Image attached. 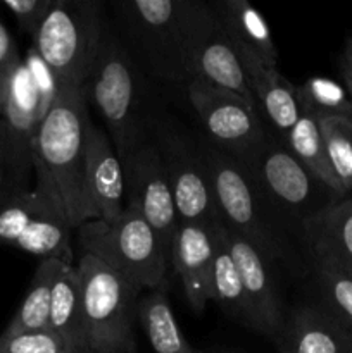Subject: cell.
<instances>
[{
	"mask_svg": "<svg viewBox=\"0 0 352 353\" xmlns=\"http://www.w3.org/2000/svg\"><path fill=\"white\" fill-rule=\"evenodd\" d=\"M114 28L138 68L168 85H186L216 17L200 0H123L114 3Z\"/></svg>",
	"mask_w": 352,
	"mask_h": 353,
	"instance_id": "1",
	"label": "cell"
},
{
	"mask_svg": "<svg viewBox=\"0 0 352 353\" xmlns=\"http://www.w3.org/2000/svg\"><path fill=\"white\" fill-rule=\"evenodd\" d=\"M90 121L83 88L62 86L41 119L31 147L37 174L35 188L50 200L72 230L95 221L85 186V145Z\"/></svg>",
	"mask_w": 352,
	"mask_h": 353,
	"instance_id": "2",
	"label": "cell"
},
{
	"mask_svg": "<svg viewBox=\"0 0 352 353\" xmlns=\"http://www.w3.org/2000/svg\"><path fill=\"white\" fill-rule=\"evenodd\" d=\"M199 140L221 224L248 241L271 265L290 264L295 257L293 243L302 245L299 230L266 200L238 159L204 137Z\"/></svg>",
	"mask_w": 352,
	"mask_h": 353,
	"instance_id": "3",
	"label": "cell"
},
{
	"mask_svg": "<svg viewBox=\"0 0 352 353\" xmlns=\"http://www.w3.org/2000/svg\"><path fill=\"white\" fill-rule=\"evenodd\" d=\"M138 69L109 21L83 92L121 159L148 140L154 124L145 110L144 81Z\"/></svg>",
	"mask_w": 352,
	"mask_h": 353,
	"instance_id": "4",
	"label": "cell"
},
{
	"mask_svg": "<svg viewBox=\"0 0 352 353\" xmlns=\"http://www.w3.org/2000/svg\"><path fill=\"white\" fill-rule=\"evenodd\" d=\"M107 26V14L97 0H55L31 38L59 88L85 86Z\"/></svg>",
	"mask_w": 352,
	"mask_h": 353,
	"instance_id": "5",
	"label": "cell"
},
{
	"mask_svg": "<svg viewBox=\"0 0 352 353\" xmlns=\"http://www.w3.org/2000/svg\"><path fill=\"white\" fill-rule=\"evenodd\" d=\"M81 254L93 255L140 290H164L169 259L155 231L133 209L113 223L88 221L78 228Z\"/></svg>",
	"mask_w": 352,
	"mask_h": 353,
	"instance_id": "6",
	"label": "cell"
},
{
	"mask_svg": "<svg viewBox=\"0 0 352 353\" xmlns=\"http://www.w3.org/2000/svg\"><path fill=\"white\" fill-rule=\"evenodd\" d=\"M81 278L83 316L88 353H135L138 286L119 272L81 254L76 264Z\"/></svg>",
	"mask_w": 352,
	"mask_h": 353,
	"instance_id": "7",
	"label": "cell"
},
{
	"mask_svg": "<svg viewBox=\"0 0 352 353\" xmlns=\"http://www.w3.org/2000/svg\"><path fill=\"white\" fill-rule=\"evenodd\" d=\"M269 203L295 230L344 196L317 181L286 148L269 134L261 145L238 159Z\"/></svg>",
	"mask_w": 352,
	"mask_h": 353,
	"instance_id": "8",
	"label": "cell"
},
{
	"mask_svg": "<svg viewBox=\"0 0 352 353\" xmlns=\"http://www.w3.org/2000/svg\"><path fill=\"white\" fill-rule=\"evenodd\" d=\"M150 138L161 155L179 223L207 228L219 224L199 137L186 133L175 121L157 119L152 124Z\"/></svg>",
	"mask_w": 352,
	"mask_h": 353,
	"instance_id": "9",
	"label": "cell"
},
{
	"mask_svg": "<svg viewBox=\"0 0 352 353\" xmlns=\"http://www.w3.org/2000/svg\"><path fill=\"white\" fill-rule=\"evenodd\" d=\"M185 86L204 138L219 150L242 159L269 137L259 110L244 97L200 78H192Z\"/></svg>",
	"mask_w": 352,
	"mask_h": 353,
	"instance_id": "10",
	"label": "cell"
},
{
	"mask_svg": "<svg viewBox=\"0 0 352 353\" xmlns=\"http://www.w3.org/2000/svg\"><path fill=\"white\" fill-rule=\"evenodd\" d=\"M124 169V203L155 231L171 264V247L178 230V214L161 155L152 138L121 159Z\"/></svg>",
	"mask_w": 352,
	"mask_h": 353,
	"instance_id": "11",
	"label": "cell"
},
{
	"mask_svg": "<svg viewBox=\"0 0 352 353\" xmlns=\"http://www.w3.org/2000/svg\"><path fill=\"white\" fill-rule=\"evenodd\" d=\"M85 186L95 219L113 223L126 209L123 162L106 130L92 121L86 130Z\"/></svg>",
	"mask_w": 352,
	"mask_h": 353,
	"instance_id": "12",
	"label": "cell"
},
{
	"mask_svg": "<svg viewBox=\"0 0 352 353\" xmlns=\"http://www.w3.org/2000/svg\"><path fill=\"white\" fill-rule=\"evenodd\" d=\"M223 230L231 257L237 264L238 274L251 302L252 312L257 323V333L278 343L285 331L286 317L283 314L282 300H280L278 290L273 279L271 264L248 241L224 226Z\"/></svg>",
	"mask_w": 352,
	"mask_h": 353,
	"instance_id": "13",
	"label": "cell"
},
{
	"mask_svg": "<svg viewBox=\"0 0 352 353\" xmlns=\"http://www.w3.org/2000/svg\"><path fill=\"white\" fill-rule=\"evenodd\" d=\"M216 250L214 228L179 223L171 247V264L179 276L190 307L197 314L213 300L211 278Z\"/></svg>",
	"mask_w": 352,
	"mask_h": 353,
	"instance_id": "14",
	"label": "cell"
},
{
	"mask_svg": "<svg viewBox=\"0 0 352 353\" xmlns=\"http://www.w3.org/2000/svg\"><path fill=\"white\" fill-rule=\"evenodd\" d=\"M238 52L266 130L276 140L285 141L292 128L302 116L297 85L286 79L278 71V68H266L248 52Z\"/></svg>",
	"mask_w": 352,
	"mask_h": 353,
	"instance_id": "15",
	"label": "cell"
},
{
	"mask_svg": "<svg viewBox=\"0 0 352 353\" xmlns=\"http://www.w3.org/2000/svg\"><path fill=\"white\" fill-rule=\"evenodd\" d=\"M313 268L352 272V196H344L300 228Z\"/></svg>",
	"mask_w": 352,
	"mask_h": 353,
	"instance_id": "16",
	"label": "cell"
},
{
	"mask_svg": "<svg viewBox=\"0 0 352 353\" xmlns=\"http://www.w3.org/2000/svg\"><path fill=\"white\" fill-rule=\"evenodd\" d=\"M47 114L41 93L38 90L35 76L24 61L17 65L7 90L6 103L0 117L3 119L9 134L10 147L21 164L33 169L31 147L41 119Z\"/></svg>",
	"mask_w": 352,
	"mask_h": 353,
	"instance_id": "17",
	"label": "cell"
},
{
	"mask_svg": "<svg viewBox=\"0 0 352 353\" xmlns=\"http://www.w3.org/2000/svg\"><path fill=\"white\" fill-rule=\"evenodd\" d=\"M282 353H352V336L320 305L299 307L276 343Z\"/></svg>",
	"mask_w": 352,
	"mask_h": 353,
	"instance_id": "18",
	"label": "cell"
},
{
	"mask_svg": "<svg viewBox=\"0 0 352 353\" xmlns=\"http://www.w3.org/2000/svg\"><path fill=\"white\" fill-rule=\"evenodd\" d=\"M214 17L235 47L254 55L266 68L278 65V50L269 24L261 10L255 9L247 0H221L211 3Z\"/></svg>",
	"mask_w": 352,
	"mask_h": 353,
	"instance_id": "19",
	"label": "cell"
},
{
	"mask_svg": "<svg viewBox=\"0 0 352 353\" xmlns=\"http://www.w3.org/2000/svg\"><path fill=\"white\" fill-rule=\"evenodd\" d=\"M192 78L206 79L219 88L237 93L257 109L240 52L217 23L211 37L197 52L192 65Z\"/></svg>",
	"mask_w": 352,
	"mask_h": 353,
	"instance_id": "20",
	"label": "cell"
},
{
	"mask_svg": "<svg viewBox=\"0 0 352 353\" xmlns=\"http://www.w3.org/2000/svg\"><path fill=\"white\" fill-rule=\"evenodd\" d=\"M214 240H216V250H214L213 278H211L213 300L231 321L257 333V323L245 293L244 283L238 274L237 264L231 257L221 223L214 226Z\"/></svg>",
	"mask_w": 352,
	"mask_h": 353,
	"instance_id": "21",
	"label": "cell"
},
{
	"mask_svg": "<svg viewBox=\"0 0 352 353\" xmlns=\"http://www.w3.org/2000/svg\"><path fill=\"white\" fill-rule=\"evenodd\" d=\"M48 330L61 336L76 353H88L83 316L81 278L75 264L62 265L55 279Z\"/></svg>",
	"mask_w": 352,
	"mask_h": 353,
	"instance_id": "22",
	"label": "cell"
},
{
	"mask_svg": "<svg viewBox=\"0 0 352 353\" xmlns=\"http://www.w3.org/2000/svg\"><path fill=\"white\" fill-rule=\"evenodd\" d=\"M290 154L323 185H326L331 192L340 196H349L344 186L338 181L333 168L328 159L326 145H324L323 134H321L320 123L316 117L302 112L300 119L289 133L286 140L283 141Z\"/></svg>",
	"mask_w": 352,
	"mask_h": 353,
	"instance_id": "23",
	"label": "cell"
},
{
	"mask_svg": "<svg viewBox=\"0 0 352 353\" xmlns=\"http://www.w3.org/2000/svg\"><path fill=\"white\" fill-rule=\"evenodd\" d=\"M138 321L154 353H202L186 341L164 290H154L138 303Z\"/></svg>",
	"mask_w": 352,
	"mask_h": 353,
	"instance_id": "24",
	"label": "cell"
},
{
	"mask_svg": "<svg viewBox=\"0 0 352 353\" xmlns=\"http://www.w3.org/2000/svg\"><path fill=\"white\" fill-rule=\"evenodd\" d=\"M64 264L66 262L55 261V259H47V261H41L38 264L19 309L16 310V314L3 331L48 330L52 292H54L55 279H57Z\"/></svg>",
	"mask_w": 352,
	"mask_h": 353,
	"instance_id": "25",
	"label": "cell"
},
{
	"mask_svg": "<svg viewBox=\"0 0 352 353\" xmlns=\"http://www.w3.org/2000/svg\"><path fill=\"white\" fill-rule=\"evenodd\" d=\"M71 230L72 228L57 210H48L26 228L14 248L35 257H41V261L55 259L66 264H72L75 254L71 248Z\"/></svg>",
	"mask_w": 352,
	"mask_h": 353,
	"instance_id": "26",
	"label": "cell"
},
{
	"mask_svg": "<svg viewBox=\"0 0 352 353\" xmlns=\"http://www.w3.org/2000/svg\"><path fill=\"white\" fill-rule=\"evenodd\" d=\"M302 112L323 119V117H342L352 121V100L344 85L323 76L307 78L297 86Z\"/></svg>",
	"mask_w": 352,
	"mask_h": 353,
	"instance_id": "27",
	"label": "cell"
},
{
	"mask_svg": "<svg viewBox=\"0 0 352 353\" xmlns=\"http://www.w3.org/2000/svg\"><path fill=\"white\" fill-rule=\"evenodd\" d=\"M48 210H57L50 200L38 192L30 188L14 195L0 205V245L14 247L26 228L41 214ZM59 212V210H57Z\"/></svg>",
	"mask_w": 352,
	"mask_h": 353,
	"instance_id": "28",
	"label": "cell"
},
{
	"mask_svg": "<svg viewBox=\"0 0 352 353\" xmlns=\"http://www.w3.org/2000/svg\"><path fill=\"white\" fill-rule=\"evenodd\" d=\"M314 272L320 293L317 305L352 336V272L330 268H314Z\"/></svg>",
	"mask_w": 352,
	"mask_h": 353,
	"instance_id": "29",
	"label": "cell"
},
{
	"mask_svg": "<svg viewBox=\"0 0 352 353\" xmlns=\"http://www.w3.org/2000/svg\"><path fill=\"white\" fill-rule=\"evenodd\" d=\"M326 145L328 159L344 186L345 193H352V121L342 117H323L317 119Z\"/></svg>",
	"mask_w": 352,
	"mask_h": 353,
	"instance_id": "30",
	"label": "cell"
},
{
	"mask_svg": "<svg viewBox=\"0 0 352 353\" xmlns=\"http://www.w3.org/2000/svg\"><path fill=\"white\" fill-rule=\"evenodd\" d=\"M33 169L21 164L10 147L9 134L0 117V205L14 195L30 190V174Z\"/></svg>",
	"mask_w": 352,
	"mask_h": 353,
	"instance_id": "31",
	"label": "cell"
},
{
	"mask_svg": "<svg viewBox=\"0 0 352 353\" xmlns=\"http://www.w3.org/2000/svg\"><path fill=\"white\" fill-rule=\"evenodd\" d=\"M0 353H76L50 330L3 331L0 334Z\"/></svg>",
	"mask_w": 352,
	"mask_h": 353,
	"instance_id": "32",
	"label": "cell"
},
{
	"mask_svg": "<svg viewBox=\"0 0 352 353\" xmlns=\"http://www.w3.org/2000/svg\"><path fill=\"white\" fill-rule=\"evenodd\" d=\"M55 0H3L2 7L12 14L21 31L33 37Z\"/></svg>",
	"mask_w": 352,
	"mask_h": 353,
	"instance_id": "33",
	"label": "cell"
},
{
	"mask_svg": "<svg viewBox=\"0 0 352 353\" xmlns=\"http://www.w3.org/2000/svg\"><path fill=\"white\" fill-rule=\"evenodd\" d=\"M21 61L23 59H21L19 50H17L16 40L10 34L6 23L0 19V114H2L3 103H6L9 83Z\"/></svg>",
	"mask_w": 352,
	"mask_h": 353,
	"instance_id": "34",
	"label": "cell"
},
{
	"mask_svg": "<svg viewBox=\"0 0 352 353\" xmlns=\"http://www.w3.org/2000/svg\"><path fill=\"white\" fill-rule=\"evenodd\" d=\"M340 76L345 90H347L349 97L352 100V57L349 54H345V52L340 57Z\"/></svg>",
	"mask_w": 352,
	"mask_h": 353,
	"instance_id": "35",
	"label": "cell"
},
{
	"mask_svg": "<svg viewBox=\"0 0 352 353\" xmlns=\"http://www.w3.org/2000/svg\"><path fill=\"white\" fill-rule=\"evenodd\" d=\"M345 54H349L352 57V40H351V43L347 45V50H345Z\"/></svg>",
	"mask_w": 352,
	"mask_h": 353,
	"instance_id": "36",
	"label": "cell"
}]
</instances>
